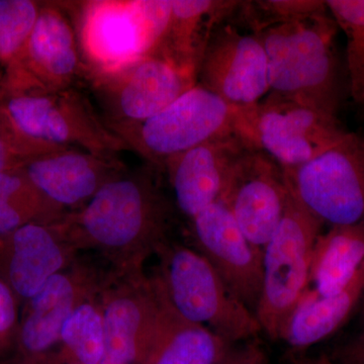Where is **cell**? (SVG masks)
Listing matches in <instances>:
<instances>
[{"mask_svg": "<svg viewBox=\"0 0 364 364\" xmlns=\"http://www.w3.org/2000/svg\"><path fill=\"white\" fill-rule=\"evenodd\" d=\"M337 28L327 13L255 33L267 53L269 92L337 117L341 102Z\"/></svg>", "mask_w": 364, "mask_h": 364, "instance_id": "3957f363", "label": "cell"}, {"mask_svg": "<svg viewBox=\"0 0 364 364\" xmlns=\"http://www.w3.org/2000/svg\"><path fill=\"white\" fill-rule=\"evenodd\" d=\"M364 294V264L350 282L338 291L318 294L308 291L289 323L282 341L303 350L334 334L354 310Z\"/></svg>", "mask_w": 364, "mask_h": 364, "instance_id": "ffe728a7", "label": "cell"}, {"mask_svg": "<svg viewBox=\"0 0 364 364\" xmlns=\"http://www.w3.org/2000/svg\"><path fill=\"white\" fill-rule=\"evenodd\" d=\"M241 1L171 0V16L160 51L198 72L215 26L233 16Z\"/></svg>", "mask_w": 364, "mask_h": 364, "instance_id": "44dd1931", "label": "cell"}, {"mask_svg": "<svg viewBox=\"0 0 364 364\" xmlns=\"http://www.w3.org/2000/svg\"><path fill=\"white\" fill-rule=\"evenodd\" d=\"M42 1L0 0V65L6 68L23 51L38 18Z\"/></svg>", "mask_w": 364, "mask_h": 364, "instance_id": "484cf974", "label": "cell"}, {"mask_svg": "<svg viewBox=\"0 0 364 364\" xmlns=\"http://www.w3.org/2000/svg\"><path fill=\"white\" fill-rule=\"evenodd\" d=\"M215 26L196 72V83L233 107H249L269 93L267 53L258 36L236 18Z\"/></svg>", "mask_w": 364, "mask_h": 364, "instance_id": "4fadbf2b", "label": "cell"}, {"mask_svg": "<svg viewBox=\"0 0 364 364\" xmlns=\"http://www.w3.org/2000/svg\"><path fill=\"white\" fill-rule=\"evenodd\" d=\"M32 158L33 153L14 135L0 112V172L23 166Z\"/></svg>", "mask_w": 364, "mask_h": 364, "instance_id": "83f0119b", "label": "cell"}, {"mask_svg": "<svg viewBox=\"0 0 364 364\" xmlns=\"http://www.w3.org/2000/svg\"><path fill=\"white\" fill-rule=\"evenodd\" d=\"M363 322H364V318H363Z\"/></svg>", "mask_w": 364, "mask_h": 364, "instance_id": "d590c367", "label": "cell"}, {"mask_svg": "<svg viewBox=\"0 0 364 364\" xmlns=\"http://www.w3.org/2000/svg\"><path fill=\"white\" fill-rule=\"evenodd\" d=\"M246 364H272L265 352L255 342L245 343Z\"/></svg>", "mask_w": 364, "mask_h": 364, "instance_id": "1f68e13d", "label": "cell"}, {"mask_svg": "<svg viewBox=\"0 0 364 364\" xmlns=\"http://www.w3.org/2000/svg\"><path fill=\"white\" fill-rule=\"evenodd\" d=\"M69 6L87 81L158 51L171 16V0H92Z\"/></svg>", "mask_w": 364, "mask_h": 364, "instance_id": "5b68a950", "label": "cell"}, {"mask_svg": "<svg viewBox=\"0 0 364 364\" xmlns=\"http://www.w3.org/2000/svg\"><path fill=\"white\" fill-rule=\"evenodd\" d=\"M364 264V222L333 226L314 247L310 284L318 294L343 289Z\"/></svg>", "mask_w": 364, "mask_h": 364, "instance_id": "603a6c76", "label": "cell"}, {"mask_svg": "<svg viewBox=\"0 0 364 364\" xmlns=\"http://www.w3.org/2000/svg\"><path fill=\"white\" fill-rule=\"evenodd\" d=\"M326 6L346 36L351 90L364 76V0H329Z\"/></svg>", "mask_w": 364, "mask_h": 364, "instance_id": "4316f807", "label": "cell"}, {"mask_svg": "<svg viewBox=\"0 0 364 364\" xmlns=\"http://www.w3.org/2000/svg\"><path fill=\"white\" fill-rule=\"evenodd\" d=\"M230 346L208 328L177 315L165 299L159 329L145 364H220Z\"/></svg>", "mask_w": 364, "mask_h": 364, "instance_id": "7402d4cb", "label": "cell"}, {"mask_svg": "<svg viewBox=\"0 0 364 364\" xmlns=\"http://www.w3.org/2000/svg\"><path fill=\"white\" fill-rule=\"evenodd\" d=\"M107 272L77 259L28 299L30 308L20 333L21 348L28 364L45 363L48 355L56 351L67 318L100 291Z\"/></svg>", "mask_w": 364, "mask_h": 364, "instance_id": "2e32d148", "label": "cell"}, {"mask_svg": "<svg viewBox=\"0 0 364 364\" xmlns=\"http://www.w3.org/2000/svg\"><path fill=\"white\" fill-rule=\"evenodd\" d=\"M352 97L354 102L364 109V76L355 87L352 88L350 90Z\"/></svg>", "mask_w": 364, "mask_h": 364, "instance_id": "e575fe53", "label": "cell"}, {"mask_svg": "<svg viewBox=\"0 0 364 364\" xmlns=\"http://www.w3.org/2000/svg\"><path fill=\"white\" fill-rule=\"evenodd\" d=\"M16 322V306L13 289L0 279V345L6 341Z\"/></svg>", "mask_w": 364, "mask_h": 364, "instance_id": "f1b7e54d", "label": "cell"}, {"mask_svg": "<svg viewBox=\"0 0 364 364\" xmlns=\"http://www.w3.org/2000/svg\"><path fill=\"white\" fill-rule=\"evenodd\" d=\"M9 236L7 279L21 298L32 299L53 277L78 259L79 252L52 224L28 223Z\"/></svg>", "mask_w": 364, "mask_h": 364, "instance_id": "d6986e66", "label": "cell"}, {"mask_svg": "<svg viewBox=\"0 0 364 364\" xmlns=\"http://www.w3.org/2000/svg\"><path fill=\"white\" fill-rule=\"evenodd\" d=\"M87 79L70 6L42 1L35 28L18 58L4 68L2 82L59 91Z\"/></svg>", "mask_w": 364, "mask_h": 364, "instance_id": "7c38bea8", "label": "cell"}, {"mask_svg": "<svg viewBox=\"0 0 364 364\" xmlns=\"http://www.w3.org/2000/svg\"><path fill=\"white\" fill-rule=\"evenodd\" d=\"M291 364H341L337 363L329 355V354L322 353L317 356H299L294 358Z\"/></svg>", "mask_w": 364, "mask_h": 364, "instance_id": "836d02e7", "label": "cell"}, {"mask_svg": "<svg viewBox=\"0 0 364 364\" xmlns=\"http://www.w3.org/2000/svg\"><path fill=\"white\" fill-rule=\"evenodd\" d=\"M88 82L112 130L142 123L168 107L196 85V71L158 50Z\"/></svg>", "mask_w": 364, "mask_h": 364, "instance_id": "8fae6325", "label": "cell"}, {"mask_svg": "<svg viewBox=\"0 0 364 364\" xmlns=\"http://www.w3.org/2000/svg\"><path fill=\"white\" fill-rule=\"evenodd\" d=\"M21 168L50 202L66 213L82 208L105 184L128 170L119 158L75 148L32 158Z\"/></svg>", "mask_w": 364, "mask_h": 364, "instance_id": "ac0fdd59", "label": "cell"}, {"mask_svg": "<svg viewBox=\"0 0 364 364\" xmlns=\"http://www.w3.org/2000/svg\"><path fill=\"white\" fill-rule=\"evenodd\" d=\"M220 364H246L245 344L231 345Z\"/></svg>", "mask_w": 364, "mask_h": 364, "instance_id": "d6a6232c", "label": "cell"}, {"mask_svg": "<svg viewBox=\"0 0 364 364\" xmlns=\"http://www.w3.org/2000/svg\"><path fill=\"white\" fill-rule=\"evenodd\" d=\"M155 254L159 263L154 277L177 315L231 345L246 343L262 332L255 314L196 249L168 240Z\"/></svg>", "mask_w": 364, "mask_h": 364, "instance_id": "277c9868", "label": "cell"}, {"mask_svg": "<svg viewBox=\"0 0 364 364\" xmlns=\"http://www.w3.org/2000/svg\"><path fill=\"white\" fill-rule=\"evenodd\" d=\"M289 198L284 168L261 151L247 148L232 167L219 200L249 242L263 252L286 214Z\"/></svg>", "mask_w": 364, "mask_h": 364, "instance_id": "5bb4252c", "label": "cell"}, {"mask_svg": "<svg viewBox=\"0 0 364 364\" xmlns=\"http://www.w3.org/2000/svg\"><path fill=\"white\" fill-rule=\"evenodd\" d=\"M0 112L36 156L63 148L112 158L129 151L78 86L47 91L0 81Z\"/></svg>", "mask_w": 364, "mask_h": 364, "instance_id": "7a4b0ae2", "label": "cell"}, {"mask_svg": "<svg viewBox=\"0 0 364 364\" xmlns=\"http://www.w3.org/2000/svg\"><path fill=\"white\" fill-rule=\"evenodd\" d=\"M189 225L196 250L235 296L256 314L262 291L263 252L249 242L220 200L198 213Z\"/></svg>", "mask_w": 364, "mask_h": 364, "instance_id": "9a60e30c", "label": "cell"}, {"mask_svg": "<svg viewBox=\"0 0 364 364\" xmlns=\"http://www.w3.org/2000/svg\"><path fill=\"white\" fill-rule=\"evenodd\" d=\"M162 170L146 163L105 184L82 208L52 224L77 252L102 254L112 269L144 268L170 240L172 207L161 189Z\"/></svg>", "mask_w": 364, "mask_h": 364, "instance_id": "6da1fadb", "label": "cell"}, {"mask_svg": "<svg viewBox=\"0 0 364 364\" xmlns=\"http://www.w3.org/2000/svg\"><path fill=\"white\" fill-rule=\"evenodd\" d=\"M291 195L323 224L364 222V138L345 133L310 161L284 169Z\"/></svg>", "mask_w": 364, "mask_h": 364, "instance_id": "9c48e42d", "label": "cell"}, {"mask_svg": "<svg viewBox=\"0 0 364 364\" xmlns=\"http://www.w3.org/2000/svg\"><path fill=\"white\" fill-rule=\"evenodd\" d=\"M323 225L291 193L286 214L263 250L262 291L255 315L270 339H282L309 291L314 247Z\"/></svg>", "mask_w": 364, "mask_h": 364, "instance_id": "8992f818", "label": "cell"}, {"mask_svg": "<svg viewBox=\"0 0 364 364\" xmlns=\"http://www.w3.org/2000/svg\"><path fill=\"white\" fill-rule=\"evenodd\" d=\"M330 356L341 364H364V331L340 344Z\"/></svg>", "mask_w": 364, "mask_h": 364, "instance_id": "f546056e", "label": "cell"}, {"mask_svg": "<svg viewBox=\"0 0 364 364\" xmlns=\"http://www.w3.org/2000/svg\"><path fill=\"white\" fill-rule=\"evenodd\" d=\"M100 291L83 301L67 318L51 364L102 363L105 326Z\"/></svg>", "mask_w": 364, "mask_h": 364, "instance_id": "cb8c5ba5", "label": "cell"}, {"mask_svg": "<svg viewBox=\"0 0 364 364\" xmlns=\"http://www.w3.org/2000/svg\"><path fill=\"white\" fill-rule=\"evenodd\" d=\"M247 148L238 134L232 133L165 161L161 170L168 178L177 210L191 221L219 202L232 167Z\"/></svg>", "mask_w": 364, "mask_h": 364, "instance_id": "e0dca14e", "label": "cell"}, {"mask_svg": "<svg viewBox=\"0 0 364 364\" xmlns=\"http://www.w3.org/2000/svg\"><path fill=\"white\" fill-rule=\"evenodd\" d=\"M31 222L23 213L4 198H0V236L13 233L16 229Z\"/></svg>", "mask_w": 364, "mask_h": 364, "instance_id": "4dcf8cb0", "label": "cell"}, {"mask_svg": "<svg viewBox=\"0 0 364 364\" xmlns=\"http://www.w3.org/2000/svg\"><path fill=\"white\" fill-rule=\"evenodd\" d=\"M237 107L196 83L142 123L112 129L146 163L161 169L170 158L236 133Z\"/></svg>", "mask_w": 364, "mask_h": 364, "instance_id": "ba28073f", "label": "cell"}, {"mask_svg": "<svg viewBox=\"0 0 364 364\" xmlns=\"http://www.w3.org/2000/svg\"><path fill=\"white\" fill-rule=\"evenodd\" d=\"M236 133L248 148L291 169L317 157L346 132L337 117L269 92L257 104L237 107Z\"/></svg>", "mask_w": 364, "mask_h": 364, "instance_id": "52a82bcc", "label": "cell"}, {"mask_svg": "<svg viewBox=\"0 0 364 364\" xmlns=\"http://www.w3.org/2000/svg\"><path fill=\"white\" fill-rule=\"evenodd\" d=\"M0 198L33 223L51 225L67 214L41 193L21 166L0 172Z\"/></svg>", "mask_w": 364, "mask_h": 364, "instance_id": "d4e9b609", "label": "cell"}, {"mask_svg": "<svg viewBox=\"0 0 364 364\" xmlns=\"http://www.w3.org/2000/svg\"><path fill=\"white\" fill-rule=\"evenodd\" d=\"M100 299L105 326V354L100 364H145L165 306L154 275L148 277L144 268H109Z\"/></svg>", "mask_w": 364, "mask_h": 364, "instance_id": "30bf717a", "label": "cell"}]
</instances>
